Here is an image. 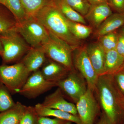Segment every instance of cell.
<instances>
[{
  "label": "cell",
  "instance_id": "1",
  "mask_svg": "<svg viewBox=\"0 0 124 124\" xmlns=\"http://www.w3.org/2000/svg\"><path fill=\"white\" fill-rule=\"evenodd\" d=\"M94 93L100 108L112 124H119L124 116V111L120 106V96L113 84L111 75L99 76Z\"/></svg>",
  "mask_w": 124,
  "mask_h": 124
},
{
  "label": "cell",
  "instance_id": "2",
  "mask_svg": "<svg viewBox=\"0 0 124 124\" xmlns=\"http://www.w3.org/2000/svg\"><path fill=\"white\" fill-rule=\"evenodd\" d=\"M35 17L49 32L67 42L75 50L78 48L80 40L71 33L66 18L52 3L41 9Z\"/></svg>",
  "mask_w": 124,
  "mask_h": 124
},
{
  "label": "cell",
  "instance_id": "3",
  "mask_svg": "<svg viewBox=\"0 0 124 124\" xmlns=\"http://www.w3.org/2000/svg\"><path fill=\"white\" fill-rule=\"evenodd\" d=\"M0 41L3 46L1 57L4 63L22 59L31 48L16 29L0 34Z\"/></svg>",
  "mask_w": 124,
  "mask_h": 124
},
{
  "label": "cell",
  "instance_id": "4",
  "mask_svg": "<svg viewBox=\"0 0 124 124\" xmlns=\"http://www.w3.org/2000/svg\"><path fill=\"white\" fill-rule=\"evenodd\" d=\"M49 35L48 39L41 46L46 57L62 64L70 70L75 69L72 60V52L75 49L52 33L49 32Z\"/></svg>",
  "mask_w": 124,
  "mask_h": 124
},
{
  "label": "cell",
  "instance_id": "5",
  "mask_svg": "<svg viewBox=\"0 0 124 124\" xmlns=\"http://www.w3.org/2000/svg\"><path fill=\"white\" fill-rule=\"evenodd\" d=\"M16 30L31 47L41 46L49 35L48 31L35 16H28L17 22Z\"/></svg>",
  "mask_w": 124,
  "mask_h": 124
},
{
  "label": "cell",
  "instance_id": "6",
  "mask_svg": "<svg viewBox=\"0 0 124 124\" xmlns=\"http://www.w3.org/2000/svg\"><path fill=\"white\" fill-rule=\"evenodd\" d=\"M31 72L21 61L13 65L0 66V81L10 93H18Z\"/></svg>",
  "mask_w": 124,
  "mask_h": 124
},
{
  "label": "cell",
  "instance_id": "7",
  "mask_svg": "<svg viewBox=\"0 0 124 124\" xmlns=\"http://www.w3.org/2000/svg\"><path fill=\"white\" fill-rule=\"evenodd\" d=\"M57 86L64 97L75 104L88 88L84 78L75 69L70 70L65 78L59 81Z\"/></svg>",
  "mask_w": 124,
  "mask_h": 124
},
{
  "label": "cell",
  "instance_id": "8",
  "mask_svg": "<svg viewBox=\"0 0 124 124\" xmlns=\"http://www.w3.org/2000/svg\"><path fill=\"white\" fill-rule=\"evenodd\" d=\"M75 104L82 124H94L100 108L94 91L88 88Z\"/></svg>",
  "mask_w": 124,
  "mask_h": 124
},
{
  "label": "cell",
  "instance_id": "9",
  "mask_svg": "<svg viewBox=\"0 0 124 124\" xmlns=\"http://www.w3.org/2000/svg\"><path fill=\"white\" fill-rule=\"evenodd\" d=\"M77 49V51L72 55L74 68L84 78L88 88L94 91L99 76L89 60L86 46Z\"/></svg>",
  "mask_w": 124,
  "mask_h": 124
},
{
  "label": "cell",
  "instance_id": "10",
  "mask_svg": "<svg viewBox=\"0 0 124 124\" xmlns=\"http://www.w3.org/2000/svg\"><path fill=\"white\" fill-rule=\"evenodd\" d=\"M57 85V83L46 80L38 70L29 76L18 93L30 99H35Z\"/></svg>",
  "mask_w": 124,
  "mask_h": 124
},
{
  "label": "cell",
  "instance_id": "11",
  "mask_svg": "<svg viewBox=\"0 0 124 124\" xmlns=\"http://www.w3.org/2000/svg\"><path fill=\"white\" fill-rule=\"evenodd\" d=\"M41 104L47 108L57 109L78 116L76 104L67 101L59 88L45 98Z\"/></svg>",
  "mask_w": 124,
  "mask_h": 124
},
{
  "label": "cell",
  "instance_id": "12",
  "mask_svg": "<svg viewBox=\"0 0 124 124\" xmlns=\"http://www.w3.org/2000/svg\"><path fill=\"white\" fill-rule=\"evenodd\" d=\"M47 59L44 49L40 46L31 47L20 61L31 73L39 70Z\"/></svg>",
  "mask_w": 124,
  "mask_h": 124
},
{
  "label": "cell",
  "instance_id": "13",
  "mask_svg": "<svg viewBox=\"0 0 124 124\" xmlns=\"http://www.w3.org/2000/svg\"><path fill=\"white\" fill-rule=\"evenodd\" d=\"M69 71L62 64L48 58L40 70L42 76L46 80L57 83L65 78Z\"/></svg>",
  "mask_w": 124,
  "mask_h": 124
},
{
  "label": "cell",
  "instance_id": "14",
  "mask_svg": "<svg viewBox=\"0 0 124 124\" xmlns=\"http://www.w3.org/2000/svg\"><path fill=\"white\" fill-rule=\"evenodd\" d=\"M112 14L108 3L91 5L85 18L94 27L97 28L102 23Z\"/></svg>",
  "mask_w": 124,
  "mask_h": 124
},
{
  "label": "cell",
  "instance_id": "15",
  "mask_svg": "<svg viewBox=\"0 0 124 124\" xmlns=\"http://www.w3.org/2000/svg\"><path fill=\"white\" fill-rule=\"evenodd\" d=\"M89 60L98 76L103 73L105 53L98 43H91L86 46Z\"/></svg>",
  "mask_w": 124,
  "mask_h": 124
},
{
  "label": "cell",
  "instance_id": "16",
  "mask_svg": "<svg viewBox=\"0 0 124 124\" xmlns=\"http://www.w3.org/2000/svg\"><path fill=\"white\" fill-rule=\"evenodd\" d=\"M124 25V14H112L97 28L94 34L99 37L115 31Z\"/></svg>",
  "mask_w": 124,
  "mask_h": 124
},
{
  "label": "cell",
  "instance_id": "17",
  "mask_svg": "<svg viewBox=\"0 0 124 124\" xmlns=\"http://www.w3.org/2000/svg\"><path fill=\"white\" fill-rule=\"evenodd\" d=\"M124 66V58L116 50L106 52L102 75H113L123 69Z\"/></svg>",
  "mask_w": 124,
  "mask_h": 124
},
{
  "label": "cell",
  "instance_id": "18",
  "mask_svg": "<svg viewBox=\"0 0 124 124\" xmlns=\"http://www.w3.org/2000/svg\"><path fill=\"white\" fill-rule=\"evenodd\" d=\"M34 107L39 116H53L55 118L68 121L76 124H82L78 116H75L60 110L47 108L44 106L41 103L37 104Z\"/></svg>",
  "mask_w": 124,
  "mask_h": 124
},
{
  "label": "cell",
  "instance_id": "19",
  "mask_svg": "<svg viewBox=\"0 0 124 124\" xmlns=\"http://www.w3.org/2000/svg\"><path fill=\"white\" fill-rule=\"evenodd\" d=\"M26 107V106L17 102L11 108L0 112V124H18Z\"/></svg>",
  "mask_w": 124,
  "mask_h": 124
},
{
  "label": "cell",
  "instance_id": "20",
  "mask_svg": "<svg viewBox=\"0 0 124 124\" xmlns=\"http://www.w3.org/2000/svg\"><path fill=\"white\" fill-rule=\"evenodd\" d=\"M52 4L68 20L86 24L85 18L66 3L63 0H51Z\"/></svg>",
  "mask_w": 124,
  "mask_h": 124
},
{
  "label": "cell",
  "instance_id": "21",
  "mask_svg": "<svg viewBox=\"0 0 124 124\" xmlns=\"http://www.w3.org/2000/svg\"><path fill=\"white\" fill-rule=\"evenodd\" d=\"M17 20L8 10L0 4V34L16 29Z\"/></svg>",
  "mask_w": 124,
  "mask_h": 124
},
{
  "label": "cell",
  "instance_id": "22",
  "mask_svg": "<svg viewBox=\"0 0 124 124\" xmlns=\"http://www.w3.org/2000/svg\"><path fill=\"white\" fill-rule=\"evenodd\" d=\"M0 4L11 12L17 22L22 21L28 17L20 0H0Z\"/></svg>",
  "mask_w": 124,
  "mask_h": 124
},
{
  "label": "cell",
  "instance_id": "23",
  "mask_svg": "<svg viewBox=\"0 0 124 124\" xmlns=\"http://www.w3.org/2000/svg\"><path fill=\"white\" fill-rule=\"evenodd\" d=\"M28 16H35L44 7L52 4L51 0H20Z\"/></svg>",
  "mask_w": 124,
  "mask_h": 124
},
{
  "label": "cell",
  "instance_id": "24",
  "mask_svg": "<svg viewBox=\"0 0 124 124\" xmlns=\"http://www.w3.org/2000/svg\"><path fill=\"white\" fill-rule=\"evenodd\" d=\"M66 19L69 30L73 35L78 39H85L92 33L93 29L91 27Z\"/></svg>",
  "mask_w": 124,
  "mask_h": 124
},
{
  "label": "cell",
  "instance_id": "25",
  "mask_svg": "<svg viewBox=\"0 0 124 124\" xmlns=\"http://www.w3.org/2000/svg\"><path fill=\"white\" fill-rule=\"evenodd\" d=\"M98 43L106 52L116 50L117 45L118 33L116 31L98 37Z\"/></svg>",
  "mask_w": 124,
  "mask_h": 124
},
{
  "label": "cell",
  "instance_id": "26",
  "mask_svg": "<svg viewBox=\"0 0 124 124\" xmlns=\"http://www.w3.org/2000/svg\"><path fill=\"white\" fill-rule=\"evenodd\" d=\"M10 92L1 82L0 83V112L13 107L16 103L13 100Z\"/></svg>",
  "mask_w": 124,
  "mask_h": 124
},
{
  "label": "cell",
  "instance_id": "27",
  "mask_svg": "<svg viewBox=\"0 0 124 124\" xmlns=\"http://www.w3.org/2000/svg\"><path fill=\"white\" fill-rule=\"evenodd\" d=\"M78 13L85 17L89 12L91 5L88 0H63Z\"/></svg>",
  "mask_w": 124,
  "mask_h": 124
},
{
  "label": "cell",
  "instance_id": "28",
  "mask_svg": "<svg viewBox=\"0 0 124 124\" xmlns=\"http://www.w3.org/2000/svg\"><path fill=\"white\" fill-rule=\"evenodd\" d=\"M38 116L35 107L27 106L18 124H37Z\"/></svg>",
  "mask_w": 124,
  "mask_h": 124
},
{
  "label": "cell",
  "instance_id": "29",
  "mask_svg": "<svg viewBox=\"0 0 124 124\" xmlns=\"http://www.w3.org/2000/svg\"><path fill=\"white\" fill-rule=\"evenodd\" d=\"M113 84L120 97H124V69L111 75Z\"/></svg>",
  "mask_w": 124,
  "mask_h": 124
},
{
  "label": "cell",
  "instance_id": "30",
  "mask_svg": "<svg viewBox=\"0 0 124 124\" xmlns=\"http://www.w3.org/2000/svg\"><path fill=\"white\" fill-rule=\"evenodd\" d=\"M72 122L55 118L51 119L46 116H38L37 124H71Z\"/></svg>",
  "mask_w": 124,
  "mask_h": 124
},
{
  "label": "cell",
  "instance_id": "31",
  "mask_svg": "<svg viewBox=\"0 0 124 124\" xmlns=\"http://www.w3.org/2000/svg\"><path fill=\"white\" fill-rule=\"evenodd\" d=\"M108 3L116 13L124 14V0H108Z\"/></svg>",
  "mask_w": 124,
  "mask_h": 124
},
{
  "label": "cell",
  "instance_id": "32",
  "mask_svg": "<svg viewBox=\"0 0 124 124\" xmlns=\"http://www.w3.org/2000/svg\"><path fill=\"white\" fill-rule=\"evenodd\" d=\"M116 50L124 58V35L118 33V39Z\"/></svg>",
  "mask_w": 124,
  "mask_h": 124
},
{
  "label": "cell",
  "instance_id": "33",
  "mask_svg": "<svg viewBox=\"0 0 124 124\" xmlns=\"http://www.w3.org/2000/svg\"><path fill=\"white\" fill-rule=\"evenodd\" d=\"M96 124H112L108 118L107 117L104 113L100 117V119Z\"/></svg>",
  "mask_w": 124,
  "mask_h": 124
},
{
  "label": "cell",
  "instance_id": "34",
  "mask_svg": "<svg viewBox=\"0 0 124 124\" xmlns=\"http://www.w3.org/2000/svg\"><path fill=\"white\" fill-rule=\"evenodd\" d=\"M88 1L91 5L108 3V0H88Z\"/></svg>",
  "mask_w": 124,
  "mask_h": 124
},
{
  "label": "cell",
  "instance_id": "35",
  "mask_svg": "<svg viewBox=\"0 0 124 124\" xmlns=\"http://www.w3.org/2000/svg\"><path fill=\"white\" fill-rule=\"evenodd\" d=\"M119 103L120 106L123 109H124V97H120L119 98Z\"/></svg>",
  "mask_w": 124,
  "mask_h": 124
},
{
  "label": "cell",
  "instance_id": "36",
  "mask_svg": "<svg viewBox=\"0 0 124 124\" xmlns=\"http://www.w3.org/2000/svg\"><path fill=\"white\" fill-rule=\"evenodd\" d=\"M3 52V48L2 44L0 41V56L1 57Z\"/></svg>",
  "mask_w": 124,
  "mask_h": 124
},
{
  "label": "cell",
  "instance_id": "37",
  "mask_svg": "<svg viewBox=\"0 0 124 124\" xmlns=\"http://www.w3.org/2000/svg\"><path fill=\"white\" fill-rule=\"evenodd\" d=\"M121 33H123V34H124V27L121 29Z\"/></svg>",
  "mask_w": 124,
  "mask_h": 124
},
{
  "label": "cell",
  "instance_id": "38",
  "mask_svg": "<svg viewBox=\"0 0 124 124\" xmlns=\"http://www.w3.org/2000/svg\"><path fill=\"white\" fill-rule=\"evenodd\" d=\"M123 69H124V67H123Z\"/></svg>",
  "mask_w": 124,
  "mask_h": 124
},
{
  "label": "cell",
  "instance_id": "39",
  "mask_svg": "<svg viewBox=\"0 0 124 124\" xmlns=\"http://www.w3.org/2000/svg\"></svg>",
  "mask_w": 124,
  "mask_h": 124
},
{
  "label": "cell",
  "instance_id": "40",
  "mask_svg": "<svg viewBox=\"0 0 124 124\" xmlns=\"http://www.w3.org/2000/svg\"></svg>",
  "mask_w": 124,
  "mask_h": 124
}]
</instances>
